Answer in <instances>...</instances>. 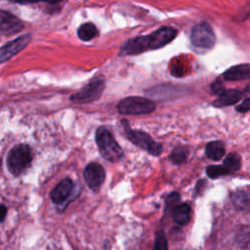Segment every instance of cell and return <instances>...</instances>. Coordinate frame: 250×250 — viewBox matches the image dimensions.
Returning a JSON list of instances; mask_svg holds the SVG:
<instances>
[{"instance_id":"obj_1","label":"cell","mask_w":250,"mask_h":250,"mask_svg":"<svg viewBox=\"0 0 250 250\" xmlns=\"http://www.w3.org/2000/svg\"><path fill=\"white\" fill-rule=\"evenodd\" d=\"M96 141L102 156L110 162H116L123 156V150L112 134L104 127H100L96 133Z\"/></svg>"},{"instance_id":"obj_2","label":"cell","mask_w":250,"mask_h":250,"mask_svg":"<svg viewBox=\"0 0 250 250\" xmlns=\"http://www.w3.org/2000/svg\"><path fill=\"white\" fill-rule=\"evenodd\" d=\"M125 130V136L138 147L146 150L153 156H158L162 152V146L152 140V138L144 131L133 130L128 125L126 120H122Z\"/></svg>"},{"instance_id":"obj_3","label":"cell","mask_w":250,"mask_h":250,"mask_svg":"<svg viewBox=\"0 0 250 250\" xmlns=\"http://www.w3.org/2000/svg\"><path fill=\"white\" fill-rule=\"evenodd\" d=\"M155 104L152 101L143 97H127L117 104V110L125 115H143L154 111Z\"/></svg>"},{"instance_id":"obj_4","label":"cell","mask_w":250,"mask_h":250,"mask_svg":"<svg viewBox=\"0 0 250 250\" xmlns=\"http://www.w3.org/2000/svg\"><path fill=\"white\" fill-rule=\"evenodd\" d=\"M31 159L32 154L30 147L23 144L18 145L14 146L8 154V168L14 175H20L28 167Z\"/></svg>"},{"instance_id":"obj_5","label":"cell","mask_w":250,"mask_h":250,"mask_svg":"<svg viewBox=\"0 0 250 250\" xmlns=\"http://www.w3.org/2000/svg\"><path fill=\"white\" fill-rule=\"evenodd\" d=\"M104 89V81L103 78H96L84 86L81 90L73 94L69 99L72 103L86 104L98 100Z\"/></svg>"},{"instance_id":"obj_6","label":"cell","mask_w":250,"mask_h":250,"mask_svg":"<svg viewBox=\"0 0 250 250\" xmlns=\"http://www.w3.org/2000/svg\"><path fill=\"white\" fill-rule=\"evenodd\" d=\"M190 41L196 48L211 49L216 42V36L207 22H200L192 27Z\"/></svg>"},{"instance_id":"obj_7","label":"cell","mask_w":250,"mask_h":250,"mask_svg":"<svg viewBox=\"0 0 250 250\" xmlns=\"http://www.w3.org/2000/svg\"><path fill=\"white\" fill-rule=\"evenodd\" d=\"M177 35V30L171 26H163L147 36L149 50L161 48L170 43Z\"/></svg>"},{"instance_id":"obj_8","label":"cell","mask_w":250,"mask_h":250,"mask_svg":"<svg viewBox=\"0 0 250 250\" xmlns=\"http://www.w3.org/2000/svg\"><path fill=\"white\" fill-rule=\"evenodd\" d=\"M105 177L104 169L97 162L89 163L84 170V179L89 188L93 190H98L104 183Z\"/></svg>"},{"instance_id":"obj_9","label":"cell","mask_w":250,"mask_h":250,"mask_svg":"<svg viewBox=\"0 0 250 250\" xmlns=\"http://www.w3.org/2000/svg\"><path fill=\"white\" fill-rule=\"evenodd\" d=\"M22 28V22L16 16L0 10V35H12Z\"/></svg>"},{"instance_id":"obj_10","label":"cell","mask_w":250,"mask_h":250,"mask_svg":"<svg viewBox=\"0 0 250 250\" xmlns=\"http://www.w3.org/2000/svg\"><path fill=\"white\" fill-rule=\"evenodd\" d=\"M30 39L31 37L29 34H24L0 48V62L9 60L11 57L21 51L29 43Z\"/></svg>"},{"instance_id":"obj_11","label":"cell","mask_w":250,"mask_h":250,"mask_svg":"<svg viewBox=\"0 0 250 250\" xmlns=\"http://www.w3.org/2000/svg\"><path fill=\"white\" fill-rule=\"evenodd\" d=\"M73 188V182L70 179L61 181L51 191V199L56 204H61L66 200Z\"/></svg>"},{"instance_id":"obj_12","label":"cell","mask_w":250,"mask_h":250,"mask_svg":"<svg viewBox=\"0 0 250 250\" xmlns=\"http://www.w3.org/2000/svg\"><path fill=\"white\" fill-rule=\"evenodd\" d=\"M241 92L237 90H224L213 103V105L216 107H222L227 105H231L237 103L241 99Z\"/></svg>"},{"instance_id":"obj_13","label":"cell","mask_w":250,"mask_h":250,"mask_svg":"<svg viewBox=\"0 0 250 250\" xmlns=\"http://www.w3.org/2000/svg\"><path fill=\"white\" fill-rule=\"evenodd\" d=\"M249 64L248 63H243V64H238L235 66H232L226 70L223 74L224 78L229 81H234V80H243V79H248L249 78Z\"/></svg>"},{"instance_id":"obj_14","label":"cell","mask_w":250,"mask_h":250,"mask_svg":"<svg viewBox=\"0 0 250 250\" xmlns=\"http://www.w3.org/2000/svg\"><path fill=\"white\" fill-rule=\"evenodd\" d=\"M173 219L179 225H185L190 217V206L187 203L179 204L173 209Z\"/></svg>"},{"instance_id":"obj_15","label":"cell","mask_w":250,"mask_h":250,"mask_svg":"<svg viewBox=\"0 0 250 250\" xmlns=\"http://www.w3.org/2000/svg\"><path fill=\"white\" fill-rule=\"evenodd\" d=\"M206 155L212 159V160H219L221 159L225 153V146L222 142L220 141H214V142H210L207 146H206V149H205Z\"/></svg>"},{"instance_id":"obj_16","label":"cell","mask_w":250,"mask_h":250,"mask_svg":"<svg viewBox=\"0 0 250 250\" xmlns=\"http://www.w3.org/2000/svg\"><path fill=\"white\" fill-rule=\"evenodd\" d=\"M240 166H241L240 156L235 152L229 153L223 162V167L226 169L228 174L236 172L237 170L240 169Z\"/></svg>"},{"instance_id":"obj_17","label":"cell","mask_w":250,"mask_h":250,"mask_svg":"<svg viewBox=\"0 0 250 250\" xmlns=\"http://www.w3.org/2000/svg\"><path fill=\"white\" fill-rule=\"evenodd\" d=\"M98 29L96 25L92 22H86L79 26L77 34L79 38L83 41H89L93 38H95L98 35Z\"/></svg>"},{"instance_id":"obj_18","label":"cell","mask_w":250,"mask_h":250,"mask_svg":"<svg viewBox=\"0 0 250 250\" xmlns=\"http://www.w3.org/2000/svg\"><path fill=\"white\" fill-rule=\"evenodd\" d=\"M232 201H233V205L237 209L243 210L245 208H248V205H249L248 192H246L244 190H240V191L233 193Z\"/></svg>"},{"instance_id":"obj_19","label":"cell","mask_w":250,"mask_h":250,"mask_svg":"<svg viewBox=\"0 0 250 250\" xmlns=\"http://www.w3.org/2000/svg\"><path fill=\"white\" fill-rule=\"evenodd\" d=\"M188 150L184 147L175 148L169 155V159L176 164H181L187 160Z\"/></svg>"},{"instance_id":"obj_20","label":"cell","mask_w":250,"mask_h":250,"mask_svg":"<svg viewBox=\"0 0 250 250\" xmlns=\"http://www.w3.org/2000/svg\"><path fill=\"white\" fill-rule=\"evenodd\" d=\"M153 250H168V243L165 232L163 230H159L154 239Z\"/></svg>"},{"instance_id":"obj_21","label":"cell","mask_w":250,"mask_h":250,"mask_svg":"<svg viewBox=\"0 0 250 250\" xmlns=\"http://www.w3.org/2000/svg\"><path fill=\"white\" fill-rule=\"evenodd\" d=\"M206 174L211 179H216L218 177L227 175L226 169L223 167V165H211L206 168Z\"/></svg>"},{"instance_id":"obj_22","label":"cell","mask_w":250,"mask_h":250,"mask_svg":"<svg viewBox=\"0 0 250 250\" xmlns=\"http://www.w3.org/2000/svg\"><path fill=\"white\" fill-rule=\"evenodd\" d=\"M180 200V194L177 193V192H173L171 193L168 197H167V200H166V210H168L169 208L171 207H176L177 203L179 202Z\"/></svg>"},{"instance_id":"obj_23","label":"cell","mask_w":250,"mask_h":250,"mask_svg":"<svg viewBox=\"0 0 250 250\" xmlns=\"http://www.w3.org/2000/svg\"><path fill=\"white\" fill-rule=\"evenodd\" d=\"M249 108H250V100H249V98H246L239 105L236 106V110L238 112H242V113L247 112L249 110Z\"/></svg>"},{"instance_id":"obj_24","label":"cell","mask_w":250,"mask_h":250,"mask_svg":"<svg viewBox=\"0 0 250 250\" xmlns=\"http://www.w3.org/2000/svg\"><path fill=\"white\" fill-rule=\"evenodd\" d=\"M171 74H173L174 76H182L184 74V68L182 66V64L180 63H176L172 66L171 68Z\"/></svg>"},{"instance_id":"obj_25","label":"cell","mask_w":250,"mask_h":250,"mask_svg":"<svg viewBox=\"0 0 250 250\" xmlns=\"http://www.w3.org/2000/svg\"><path fill=\"white\" fill-rule=\"evenodd\" d=\"M211 90H212L215 94L220 95V94L225 90V88L223 87V84H222L219 80H217L216 82H214V83L211 85Z\"/></svg>"},{"instance_id":"obj_26","label":"cell","mask_w":250,"mask_h":250,"mask_svg":"<svg viewBox=\"0 0 250 250\" xmlns=\"http://www.w3.org/2000/svg\"><path fill=\"white\" fill-rule=\"evenodd\" d=\"M6 213H7V209L4 205L0 204V222H2L4 219H5V216H6Z\"/></svg>"}]
</instances>
